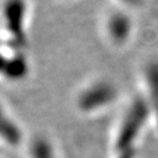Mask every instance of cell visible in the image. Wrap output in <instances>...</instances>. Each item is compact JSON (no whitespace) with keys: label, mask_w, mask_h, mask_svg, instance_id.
I'll return each mask as SVG.
<instances>
[{"label":"cell","mask_w":158,"mask_h":158,"mask_svg":"<svg viewBox=\"0 0 158 158\" xmlns=\"http://www.w3.org/2000/svg\"><path fill=\"white\" fill-rule=\"evenodd\" d=\"M26 0H5L1 8V20L5 32L10 39L18 45H23L26 40Z\"/></svg>","instance_id":"1"},{"label":"cell","mask_w":158,"mask_h":158,"mask_svg":"<svg viewBox=\"0 0 158 158\" xmlns=\"http://www.w3.org/2000/svg\"><path fill=\"white\" fill-rule=\"evenodd\" d=\"M104 33L114 47H123L134 35V20L130 12L122 7L108 12L104 19Z\"/></svg>","instance_id":"2"},{"label":"cell","mask_w":158,"mask_h":158,"mask_svg":"<svg viewBox=\"0 0 158 158\" xmlns=\"http://www.w3.org/2000/svg\"><path fill=\"white\" fill-rule=\"evenodd\" d=\"M117 96L116 89L107 81H94L85 85L77 96V106L83 111H94L109 106Z\"/></svg>","instance_id":"3"},{"label":"cell","mask_w":158,"mask_h":158,"mask_svg":"<svg viewBox=\"0 0 158 158\" xmlns=\"http://www.w3.org/2000/svg\"><path fill=\"white\" fill-rule=\"evenodd\" d=\"M118 2L119 7L124 8V10H132V8H138L143 5L144 0H116Z\"/></svg>","instance_id":"4"}]
</instances>
